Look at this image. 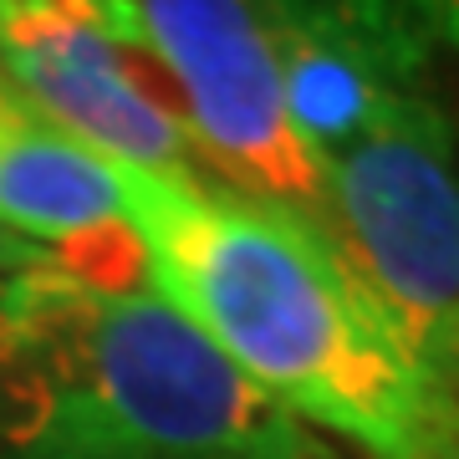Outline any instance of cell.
<instances>
[{"instance_id": "cell-1", "label": "cell", "mask_w": 459, "mask_h": 459, "mask_svg": "<svg viewBox=\"0 0 459 459\" xmlns=\"http://www.w3.org/2000/svg\"><path fill=\"white\" fill-rule=\"evenodd\" d=\"M148 286L184 312L296 424L373 459H439L459 413L316 220L204 179L123 169Z\"/></svg>"}, {"instance_id": "cell-2", "label": "cell", "mask_w": 459, "mask_h": 459, "mask_svg": "<svg viewBox=\"0 0 459 459\" xmlns=\"http://www.w3.org/2000/svg\"><path fill=\"white\" fill-rule=\"evenodd\" d=\"M0 296V459H322L153 286L87 291L47 261Z\"/></svg>"}, {"instance_id": "cell-3", "label": "cell", "mask_w": 459, "mask_h": 459, "mask_svg": "<svg viewBox=\"0 0 459 459\" xmlns=\"http://www.w3.org/2000/svg\"><path fill=\"white\" fill-rule=\"evenodd\" d=\"M327 235L439 398L459 413V153L429 92L322 159Z\"/></svg>"}, {"instance_id": "cell-4", "label": "cell", "mask_w": 459, "mask_h": 459, "mask_svg": "<svg viewBox=\"0 0 459 459\" xmlns=\"http://www.w3.org/2000/svg\"><path fill=\"white\" fill-rule=\"evenodd\" d=\"M153 66L179 92L184 128L225 189L281 204L327 230V179L281 92L261 0H133Z\"/></svg>"}, {"instance_id": "cell-5", "label": "cell", "mask_w": 459, "mask_h": 459, "mask_svg": "<svg viewBox=\"0 0 459 459\" xmlns=\"http://www.w3.org/2000/svg\"><path fill=\"white\" fill-rule=\"evenodd\" d=\"M0 72L31 113L117 169L204 179L179 102L138 41L62 0H0Z\"/></svg>"}, {"instance_id": "cell-6", "label": "cell", "mask_w": 459, "mask_h": 459, "mask_svg": "<svg viewBox=\"0 0 459 459\" xmlns=\"http://www.w3.org/2000/svg\"><path fill=\"white\" fill-rule=\"evenodd\" d=\"M281 92L316 164L398 98L424 92L429 31L419 0H261Z\"/></svg>"}, {"instance_id": "cell-7", "label": "cell", "mask_w": 459, "mask_h": 459, "mask_svg": "<svg viewBox=\"0 0 459 459\" xmlns=\"http://www.w3.org/2000/svg\"><path fill=\"white\" fill-rule=\"evenodd\" d=\"M0 225L51 250V265L87 291H143L148 250L128 214L123 169L21 98L0 102Z\"/></svg>"}, {"instance_id": "cell-8", "label": "cell", "mask_w": 459, "mask_h": 459, "mask_svg": "<svg viewBox=\"0 0 459 459\" xmlns=\"http://www.w3.org/2000/svg\"><path fill=\"white\" fill-rule=\"evenodd\" d=\"M47 261H51L47 246H36V240H26V235L0 225V281L26 276V271H36V265H47Z\"/></svg>"}, {"instance_id": "cell-9", "label": "cell", "mask_w": 459, "mask_h": 459, "mask_svg": "<svg viewBox=\"0 0 459 459\" xmlns=\"http://www.w3.org/2000/svg\"><path fill=\"white\" fill-rule=\"evenodd\" d=\"M419 11H424L434 41L459 51V0H419Z\"/></svg>"}, {"instance_id": "cell-10", "label": "cell", "mask_w": 459, "mask_h": 459, "mask_svg": "<svg viewBox=\"0 0 459 459\" xmlns=\"http://www.w3.org/2000/svg\"><path fill=\"white\" fill-rule=\"evenodd\" d=\"M5 358H11V337H5V296H0V373H5Z\"/></svg>"}, {"instance_id": "cell-11", "label": "cell", "mask_w": 459, "mask_h": 459, "mask_svg": "<svg viewBox=\"0 0 459 459\" xmlns=\"http://www.w3.org/2000/svg\"><path fill=\"white\" fill-rule=\"evenodd\" d=\"M11 98V82H5V72H0V102Z\"/></svg>"}, {"instance_id": "cell-12", "label": "cell", "mask_w": 459, "mask_h": 459, "mask_svg": "<svg viewBox=\"0 0 459 459\" xmlns=\"http://www.w3.org/2000/svg\"><path fill=\"white\" fill-rule=\"evenodd\" d=\"M439 459H459V439H455V444H449V449H444V455H439Z\"/></svg>"}]
</instances>
